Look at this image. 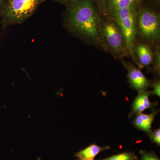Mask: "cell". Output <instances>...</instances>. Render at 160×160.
Masks as SVG:
<instances>
[{"label": "cell", "instance_id": "19", "mask_svg": "<svg viewBox=\"0 0 160 160\" xmlns=\"http://www.w3.org/2000/svg\"><path fill=\"white\" fill-rule=\"evenodd\" d=\"M151 2L156 6H159L160 5V0H151Z\"/></svg>", "mask_w": 160, "mask_h": 160}, {"label": "cell", "instance_id": "13", "mask_svg": "<svg viewBox=\"0 0 160 160\" xmlns=\"http://www.w3.org/2000/svg\"><path fill=\"white\" fill-rule=\"evenodd\" d=\"M137 159V158L132 152H124L101 160H136Z\"/></svg>", "mask_w": 160, "mask_h": 160}, {"label": "cell", "instance_id": "21", "mask_svg": "<svg viewBox=\"0 0 160 160\" xmlns=\"http://www.w3.org/2000/svg\"><path fill=\"white\" fill-rule=\"evenodd\" d=\"M94 160L93 159L92 160H87V159H81L80 158L79 160Z\"/></svg>", "mask_w": 160, "mask_h": 160}, {"label": "cell", "instance_id": "7", "mask_svg": "<svg viewBox=\"0 0 160 160\" xmlns=\"http://www.w3.org/2000/svg\"><path fill=\"white\" fill-rule=\"evenodd\" d=\"M151 95V91L139 92L132 104V109L129 113V118L142 113L146 109H153L157 106L158 102L152 103L149 101V97Z\"/></svg>", "mask_w": 160, "mask_h": 160}, {"label": "cell", "instance_id": "4", "mask_svg": "<svg viewBox=\"0 0 160 160\" xmlns=\"http://www.w3.org/2000/svg\"><path fill=\"white\" fill-rule=\"evenodd\" d=\"M101 32L107 52L115 58L122 60L127 56L126 40L121 28L113 19L106 15L101 17Z\"/></svg>", "mask_w": 160, "mask_h": 160}, {"label": "cell", "instance_id": "12", "mask_svg": "<svg viewBox=\"0 0 160 160\" xmlns=\"http://www.w3.org/2000/svg\"><path fill=\"white\" fill-rule=\"evenodd\" d=\"M152 70L158 77H159L160 72V48L159 44L155 46L153 50V59Z\"/></svg>", "mask_w": 160, "mask_h": 160}, {"label": "cell", "instance_id": "1", "mask_svg": "<svg viewBox=\"0 0 160 160\" xmlns=\"http://www.w3.org/2000/svg\"><path fill=\"white\" fill-rule=\"evenodd\" d=\"M100 15L93 0H76L69 6L67 26L88 44L107 52L101 32Z\"/></svg>", "mask_w": 160, "mask_h": 160}, {"label": "cell", "instance_id": "14", "mask_svg": "<svg viewBox=\"0 0 160 160\" xmlns=\"http://www.w3.org/2000/svg\"><path fill=\"white\" fill-rule=\"evenodd\" d=\"M150 139L153 142L156 143L158 146L160 145V129L158 128L154 131H151L147 133Z\"/></svg>", "mask_w": 160, "mask_h": 160}, {"label": "cell", "instance_id": "17", "mask_svg": "<svg viewBox=\"0 0 160 160\" xmlns=\"http://www.w3.org/2000/svg\"><path fill=\"white\" fill-rule=\"evenodd\" d=\"M97 6L100 15H105V6H104V0H93Z\"/></svg>", "mask_w": 160, "mask_h": 160}, {"label": "cell", "instance_id": "3", "mask_svg": "<svg viewBox=\"0 0 160 160\" xmlns=\"http://www.w3.org/2000/svg\"><path fill=\"white\" fill-rule=\"evenodd\" d=\"M137 36L144 43L151 45L159 44L160 14L148 6H140L136 18Z\"/></svg>", "mask_w": 160, "mask_h": 160}, {"label": "cell", "instance_id": "20", "mask_svg": "<svg viewBox=\"0 0 160 160\" xmlns=\"http://www.w3.org/2000/svg\"><path fill=\"white\" fill-rule=\"evenodd\" d=\"M6 0H0V9H2V7L3 4L5 2Z\"/></svg>", "mask_w": 160, "mask_h": 160}, {"label": "cell", "instance_id": "16", "mask_svg": "<svg viewBox=\"0 0 160 160\" xmlns=\"http://www.w3.org/2000/svg\"><path fill=\"white\" fill-rule=\"evenodd\" d=\"M142 159L141 160H160L153 152H141Z\"/></svg>", "mask_w": 160, "mask_h": 160}, {"label": "cell", "instance_id": "2", "mask_svg": "<svg viewBox=\"0 0 160 160\" xmlns=\"http://www.w3.org/2000/svg\"><path fill=\"white\" fill-rule=\"evenodd\" d=\"M140 6L117 9L106 14L115 20L120 26L126 40L127 56L131 58L139 69H141V66L135 54L134 46L137 38V16Z\"/></svg>", "mask_w": 160, "mask_h": 160}, {"label": "cell", "instance_id": "6", "mask_svg": "<svg viewBox=\"0 0 160 160\" xmlns=\"http://www.w3.org/2000/svg\"><path fill=\"white\" fill-rule=\"evenodd\" d=\"M122 63L128 71V81L132 88L139 92L146 91L151 87V82L147 79L140 69L128 62L122 60Z\"/></svg>", "mask_w": 160, "mask_h": 160}, {"label": "cell", "instance_id": "9", "mask_svg": "<svg viewBox=\"0 0 160 160\" xmlns=\"http://www.w3.org/2000/svg\"><path fill=\"white\" fill-rule=\"evenodd\" d=\"M159 110L152 109L151 113L149 114L141 113L136 115L133 124L137 129L148 133L151 131L152 125L155 118Z\"/></svg>", "mask_w": 160, "mask_h": 160}, {"label": "cell", "instance_id": "10", "mask_svg": "<svg viewBox=\"0 0 160 160\" xmlns=\"http://www.w3.org/2000/svg\"><path fill=\"white\" fill-rule=\"evenodd\" d=\"M144 0H104L105 15L110 12L132 6H140Z\"/></svg>", "mask_w": 160, "mask_h": 160}, {"label": "cell", "instance_id": "11", "mask_svg": "<svg viewBox=\"0 0 160 160\" xmlns=\"http://www.w3.org/2000/svg\"><path fill=\"white\" fill-rule=\"evenodd\" d=\"M109 148V146L101 147L95 144H92L78 152L75 156L81 159L92 160L100 152L103 150H107Z\"/></svg>", "mask_w": 160, "mask_h": 160}, {"label": "cell", "instance_id": "5", "mask_svg": "<svg viewBox=\"0 0 160 160\" xmlns=\"http://www.w3.org/2000/svg\"><path fill=\"white\" fill-rule=\"evenodd\" d=\"M43 0H6L0 13L3 22H22L33 14Z\"/></svg>", "mask_w": 160, "mask_h": 160}, {"label": "cell", "instance_id": "15", "mask_svg": "<svg viewBox=\"0 0 160 160\" xmlns=\"http://www.w3.org/2000/svg\"><path fill=\"white\" fill-rule=\"evenodd\" d=\"M151 87L153 90L151 91L152 95H155L160 97V80L155 78L151 82Z\"/></svg>", "mask_w": 160, "mask_h": 160}, {"label": "cell", "instance_id": "8", "mask_svg": "<svg viewBox=\"0 0 160 160\" xmlns=\"http://www.w3.org/2000/svg\"><path fill=\"white\" fill-rule=\"evenodd\" d=\"M134 52L141 69L143 67L149 68L153 59V50L151 46L145 43L136 42Z\"/></svg>", "mask_w": 160, "mask_h": 160}, {"label": "cell", "instance_id": "18", "mask_svg": "<svg viewBox=\"0 0 160 160\" xmlns=\"http://www.w3.org/2000/svg\"><path fill=\"white\" fill-rule=\"evenodd\" d=\"M56 1L69 6L72 4H73L76 0H56Z\"/></svg>", "mask_w": 160, "mask_h": 160}]
</instances>
